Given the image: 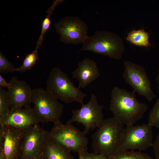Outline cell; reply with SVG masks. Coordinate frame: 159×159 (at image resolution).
Listing matches in <instances>:
<instances>
[{
    "instance_id": "obj_27",
    "label": "cell",
    "mask_w": 159,
    "mask_h": 159,
    "mask_svg": "<svg viewBox=\"0 0 159 159\" xmlns=\"http://www.w3.org/2000/svg\"><path fill=\"white\" fill-rule=\"evenodd\" d=\"M0 159H5L3 149L1 146H0Z\"/></svg>"
},
{
    "instance_id": "obj_7",
    "label": "cell",
    "mask_w": 159,
    "mask_h": 159,
    "mask_svg": "<svg viewBox=\"0 0 159 159\" xmlns=\"http://www.w3.org/2000/svg\"><path fill=\"white\" fill-rule=\"evenodd\" d=\"M153 127L148 123L126 126L117 153L136 150L141 152L152 146L153 142Z\"/></svg>"
},
{
    "instance_id": "obj_19",
    "label": "cell",
    "mask_w": 159,
    "mask_h": 159,
    "mask_svg": "<svg viewBox=\"0 0 159 159\" xmlns=\"http://www.w3.org/2000/svg\"><path fill=\"white\" fill-rule=\"evenodd\" d=\"M56 5L52 4L46 11L47 15L43 20L42 24L41 33L37 43L35 49L38 50L39 48L44 40V37L51 23L50 18L53 12L55 9Z\"/></svg>"
},
{
    "instance_id": "obj_16",
    "label": "cell",
    "mask_w": 159,
    "mask_h": 159,
    "mask_svg": "<svg viewBox=\"0 0 159 159\" xmlns=\"http://www.w3.org/2000/svg\"><path fill=\"white\" fill-rule=\"evenodd\" d=\"M44 159H74L71 152L50 139L42 153Z\"/></svg>"
},
{
    "instance_id": "obj_1",
    "label": "cell",
    "mask_w": 159,
    "mask_h": 159,
    "mask_svg": "<svg viewBox=\"0 0 159 159\" xmlns=\"http://www.w3.org/2000/svg\"><path fill=\"white\" fill-rule=\"evenodd\" d=\"M135 92L115 86L111 93L110 109L114 117L126 126L134 125L148 109L146 104L137 99Z\"/></svg>"
},
{
    "instance_id": "obj_11",
    "label": "cell",
    "mask_w": 159,
    "mask_h": 159,
    "mask_svg": "<svg viewBox=\"0 0 159 159\" xmlns=\"http://www.w3.org/2000/svg\"><path fill=\"white\" fill-rule=\"evenodd\" d=\"M54 26L56 32L60 35V41L65 44H83L88 37L87 24L76 16L63 17Z\"/></svg>"
},
{
    "instance_id": "obj_24",
    "label": "cell",
    "mask_w": 159,
    "mask_h": 159,
    "mask_svg": "<svg viewBox=\"0 0 159 159\" xmlns=\"http://www.w3.org/2000/svg\"><path fill=\"white\" fill-rule=\"evenodd\" d=\"M78 159H108L105 155L95 153H90L87 150L78 153Z\"/></svg>"
},
{
    "instance_id": "obj_3",
    "label": "cell",
    "mask_w": 159,
    "mask_h": 159,
    "mask_svg": "<svg viewBox=\"0 0 159 159\" xmlns=\"http://www.w3.org/2000/svg\"><path fill=\"white\" fill-rule=\"evenodd\" d=\"M122 39L117 34L105 31H97L89 36L79 51H90L110 58L120 60L125 52Z\"/></svg>"
},
{
    "instance_id": "obj_6",
    "label": "cell",
    "mask_w": 159,
    "mask_h": 159,
    "mask_svg": "<svg viewBox=\"0 0 159 159\" xmlns=\"http://www.w3.org/2000/svg\"><path fill=\"white\" fill-rule=\"evenodd\" d=\"M49 132L50 139L71 152L87 150L88 140L83 131L72 124H64L59 120L54 123Z\"/></svg>"
},
{
    "instance_id": "obj_10",
    "label": "cell",
    "mask_w": 159,
    "mask_h": 159,
    "mask_svg": "<svg viewBox=\"0 0 159 159\" xmlns=\"http://www.w3.org/2000/svg\"><path fill=\"white\" fill-rule=\"evenodd\" d=\"M125 67L122 77L125 82L134 91L151 102L156 96L151 86V83L145 68L129 61H124Z\"/></svg>"
},
{
    "instance_id": "obj_9",
    "label": "cell",
    "mask_w": 159,
    "mask_h": 159,
    "mask_svg": "<svg viewBox=\"0 0 159 159\" xmlns=\"http://www.w3.org/2000/svg\"><path fill=\"white\" fill-rule=\"evenodd\" d=\"M49 132L39 124L23 134L19 159H34L41 155L50 140Z\"/></svg>"
},
{
    "instance_id": "obj_28",
    "label": "cell",
    "mask_w": 159,
    "mask_h": 159,
    "mask_svg": "<svg viewBox=\"0 0 159 159\" xmlns=\"http://www.w3.org/2000/svg\"><path fill=\"white\" fill-rule=\"evenodd\" d=\"M156 81L158 84L157 88L159 92V69L158 71L157 77L156 78Z\"/></svg>"
},
{
    "instance_id": "obj_15",
    "label": "cell",
    "mask_w": 159,
    "mask_h": 159,
    "mask_svg": "<svg viewBox=\"0 0 159 159\" xmlns=\"http://www.w3.org/2000/svg\"><path fill=\"white\" fill-rule=\"evenodd\" d=\"M77 68L72 72V78L78 80V87L84 88L100 75L97 62L86 58L79 62Z\"/></svg>"
},
{
    "instance_id": "obj_18",
    "label": "cell",
    "mask_w": 159,
    "mask_h": 159,
    "mask_svg": "<svg viewBox=\"0 0 159 159\" xmlns=\"http://www.w3.org/2000/svg\"><path fill=\"white\" fill-rule=\"evenodd\" d=\"M108 158V159H153L146 154L134 150L118 152Z\"/></svg>"
},
{
    "instance_id": "obj_21",
    "label": "cell",
    "mask_w": 159,
    "mask_h": 159,
    "mask_svg": "<svg viewBox=\"0 0 159 159\" xmlns=\"http://www.w3.org/2000/svg\"><path fill=\"white\" fill-rule=\"evenodd\" d=\"M10 109L6 91L0 87V119L3 118L9 113Z\"/></svg>"
},
{
    "instance_id": "obj_22",
    "label": "cell",
    "mask_w": 159,
    "mask_h": 159,
    "mask_svg": "<svg viewBox=\"0 0 159 159\" xmlns=\"http://www.w3.org/2000/svg\"><path fill=\"white\" fill-rule=\"evenodd\" d=\"M148 123L153 127L159 129V98L150 112Z\"/></svg>"
},
{
    "instance_id": "obj_17",
    "label": "cell",
    "mask_w": 159,
    "mask_h": 159,
    "mask_svg": "<svg viewBox=\"0 0 159 159\" xmlns=\"http://www.w3.org/2000/svg\"><path fill=\"white\" fill-rule=\"evenodd\" d=\"M149 38L148 33L143 29L132 30L128 33L126 39L136 46L148 47L151 45Z\"/></svg>"
},
{
    "instance_id": "obj_23",
    "label": "cell",
    "mask_w": 159,
    "mask_h": 159,
    "mask_svg": "<svg viewBox=\"0 0 159 159\" xmlns=\"http://www.w3.org/2000/svg\"><path fill=\"white\" fill-rule=\"evenodd\" d=\"M17 69L12 63L5 57L2 52H0V73L5 74L13 73Z\"/></svg>"
},
{
    "instance_id": "obj_29",
    "label": "cell",
    "mask_w": 159,
    "mask_h": 159,
    "mask_svg": "<svg viewBox=\"0 0 159 159\" xmlns=\"http://www.w3.org/2000/svg\"><path fill=\"white\" fill-rule=\"evenodd\" d=\"M34 159H44L42 155V153L39 156Z\"/></svg>"
},
{
    "instance_id": "obj_25",
    "label": "cell",
    "mask_w": 159,
    "mask_h": 159,
    "mask_svg": "<svg viewBox=\"0 0 159 159\" xmlns=\"http://www.w3.org/2000/svg\"><path fill=\"white\" fill-rule=\"evenodd\" d=\"M152 147L154 152L155 159H159V132L153 142Z\"/></svg>"
},
{
    "instance_id": "obj_2",
    "label": "cell",
    "mask_w": 159,
    "mask_h": 159,
    "mask_svg": "<svg viewBox=\"0 0 159 159\" xmlns=\"http://www.w3.org/2000/svg\"><path fill=\"white\" fill-rule=\"evenodd\" d=\"M125 128L115 117L104 119L91 136L94 152L108 157L117 153Z\"/></svg>"
},
{
    "instance_id": "obj_14",
    "label": "cell",
    "mask_w": 159,
    "mask_h": 159,
    "mask_svg": "<svg viewBox=\"0 0 159 159\" xmlns=\"http://www.w3.org/2000/svg\"><path fill=\"white\" fill-rule=\"evenodd\" d=\"M4 126L3 140L2 143H0V146L2 148L5 158L19 159L22 135L24 131Z\"/></svg>"
},
{
    "instance_id": "obj_4",
    "label": "cell",
    "mask_w": 159,
    "mask_h": 159,
    "mask_svg": "<svg viewBox=\"0 0 159 159\" xmlns=\"http://www.w3.org/2000/svg\"><path fill=\"white\" fill-rule=\"evenodd\" d=\"M46 90L57 100L66 104L83 103L87 95L75 87L67 74L59 67H53L46 82Z\"/></svg>"
},
{
    "instance_id": "obj_5",
    "label": "cell",
    "mask_w": 159,
    "mask_h": 159,
    "mask_svg": "<svg viewBox=\"0 0 159 159\" xmlns=\"http://www.w3.org/2000/svg\"><path fill=\"white\" fill-rule=\"evenodd\" d=\"M32 103L34 104L33 111L41 122L60 120L64 110V106L57 99L42 87L32 90Z\"/></svg>"
},
{
    "instance_id": "obj_26",
    "label": "cell",
    "mask_w": 159,
    "mask_h": 159,
    "mask_svg": "<svg viewBox=\"0 0 159 159\" xmlns=\"http://www.w3.org/2000/svg\"><path fill=\"white\" fill-rule=\"evenodd\" d=\"M10 84L9 82H6L5 79L0 74V87H2L9 88L10 86Z\"/></svg>"
},
{
    "instance_id": "obj_8",
    "label": "cell",
    "mask_w": 159,
    "mask_h": 159,
    "mask_svg": "<svg viewBox=\"0 0 159 159\" xmlns=\"http://www.w3.org/2000/svg\"><path fill=\"white\" fill-rule=\"evenodd\" d=\"M81 105L80 108L72 110V116L66 124H72L75 122L82 124L85 128L83 132L86 135L90 131L97 128L104 120V107L98 103L96 96L92 93L87 103Z\"/></svg>"
},
{
    "instance_id": "obj_12",
    "label": "cell",
    "mask_w": 159,
    "mask_h": 159,
    "mask_svg": "<svg viewBox=\"0 0 159 159\" xmlns=\"http://www.w3.org/2000/svg\"><path fill=\"white\" fill-rule=\"evenodd\" d=\"M41 122L30 107L11 108L9 113L0 119V124L23 131Z\"/></svg>"
},
{
    "instance_id": "obj_13",
    "label": "cell",
    "mask_w": 159,
    "mask_h": 159,
    "mask_svg": "<svg viewBox=\"0 0 159 159\" xmlns=\"http://www.w3.org/2000/svg\"><path fill=\"white\" fill-rule=\"evenodd\" d=\"M9 82L10 85L6 93L11 108L30 107L32 90L30 85L15 76Z\"/></svg>"
},
{
    "instance_id": "obj_20",
    "label": "cell",
    "mask_w": 159,
    "mask_h": 159,
    "mask_svg": "<svg viewBox=\"0 0 159 159\" xmlns=\"http://www.w3.org/2000/svg\"><path fill=\"white\" fill-rule=\"evenodd\" d=\"M39 59L37 50L35 49L32 53L26 55L22 64L19 67L17 68L16 71L23 73L31 69L35 65Z\"/></svg>"
}]
</instances>
